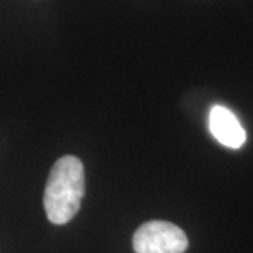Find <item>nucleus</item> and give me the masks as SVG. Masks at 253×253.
Segmentation results:
<instances>
[{
  "instance_id": "obj_1",
  "label": "nucleus",
  "mask_w": 253,
  "mask_h": 253,
  "mask_svg": "<svg viewBox=\"0 0 253 253\" xmlns=\"http://www.w3.org/2000/svg\"><path fill=\"white\" fill-rule=\"evenodd\" d=\"M83 196V163L72 155L59 158L49 173L44 193L46 218L55 225L68 224L78 214Z\"/></svg>"
},
{
  "instance_id": "obj_2",
  "label": "nucleus",
  "mask_w": 253,
  "mask_h": 253,
  "mask_svg": "<svg viewBox=\"0 0 253 253\" xmlns=\"http://www.w3.org/2000/svg\"><path fill=\"white\" fill-rule=\"evenodd\" d=\"M136 253H184L189 239L184 231L166 221H149L139 226L132 239Z\"/></svg>"
},
{
  "instance_id": "obj_3",
  "label": "nucleus",
  "mask_w": 253,
  "mask_h": 253,
  "mask_svg": "<svg viewBox=\"0 0 253 253\" xmlns=\"http://www.w3.org/2000/svg\"><path fill=\"white\" fill-rule=\"evenodd\" d=\"M208 128L212 136L224 146L238 149L246 142V132L239 120L229 109L214 106L208 116Z\"/></svg>"
}]
</instances>
